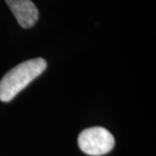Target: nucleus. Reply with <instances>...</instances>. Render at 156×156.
<instances>
[{"mask_svg":"<svg viewBox=\"0 0 156 156\" xmlns=\"http://www.w3.org/2000/svg\"><path fill=\"white\" fill-rule=\"evenodd\" d=\"M47 68L43 58L24 61L9 70L0 81V101L7 102L14 98L18 92L40 76Z\"/></svg>","mask_w":156,"mask_h":156,"instance_id":"1","label":"nucleus"},{"mask_svg":"<svg viewBox=\"0 0 156 156\" xmlns=\"http://www.w3.org/2000/svg\"><path fill=\"white\" fill-rule=\"evenodd\" d=\"M78 146L85 154L99 156L108 153L114 148L115 139L112 133L105 128H88L78 136Z\"/></svg>","mask_w":156,"mask_h":156,"instance_id":"2","label":"nucleus"},{"mask_svg":"<svg viewBox=\"0 0 156 156\" xmlns=\"http://www.w3.org/2000/svg\"><path fill=\"white\" fill-rule=\"evenodd\" d=\"M18 24L23 29L34 27L39 20V10L32 0H5Z\"/></svg>","mask_w":156,"mask_h":156,"instance_id":"3","label":"nucleus"}]
</instances>
